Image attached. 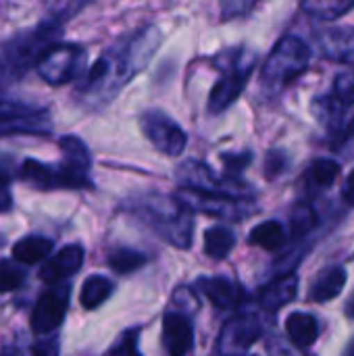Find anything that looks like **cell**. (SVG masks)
<instances>
[{"label": "cell", "mask_w": 354, "mask_h": 356, "mask_svg": "<svg viewBox=\"0 0 354 356\" xmlns=\"http://www.w3.org/2000/svg\"><path fill=\"white\" fill-rule=\"evenodd\" d=\"M161 40V31L148 25L108 46L83 75L79 83L81 100L90 106L111 102L129 83V79L150 63Z\"/></svg>", "instance_id": "6da1fadb"}, {"label": "cell", "mask_w": 354, "mask_h": 356, "mask_svg": "<svg viewBox=\"0 0 354 356\" xmlns=\"http://www.w3.org/2000/svg\"><path fill=\"white\" fill-rule=\"evenodd\" d=\"M131 211L173 246L190 248L194 229L192 211L177 196L146 194L134 200Z\"/></svg>", "instance_id": "7a4b0ae2"}, {"label": "cell", "mask_w": 354, "mask_h": 356, "mask_svg": "<svg viewBox=\"0 0 354 356\" xmlns=\"http://www.w3.org/2000/svg\"><path fill=\"white\" fill-rule=\"evenodd\" d=\"M63 31V23L58 17H50L42 21L38 27L13 38L0 50V73L6 77H21L27 69L35 67L40 56L58 42Z\"/></svg>", "instance_id": "3957f363"}, {"label": "cell", "mask_w": 354, "mask_h": 356, "mask_svg": "<svg viewBox=\"0 0 354 356\" xmlns=\"http://www.w3.org/2000/svg\"><path fill=\"white\" fill-rule=\"evenodd\" d=\"M257 65V52L248 48H234L217 58L219 79L209 94V113L219 115L227 111L244 92L252 69Z\"/></svg>", "instance_id": "277c9868"}, {"label": "cell", "mask_w": 354, "mask_h": 356, "mask_svg": "<svg viewBox=\"0 0 354 356\" xmlns=\"http://www.w3.org/2000/svg\"><path fill=\"white\" fill-rule=\"evenodd\" d=\"M311 46L298 38V35H284L273 50L269 52L263 71H261V83L267 90H282L288 83H292L296 77H300L309 63H311Z\"/></svg>", "instance_id": "5b68a950"}, {"label": "cell", "mask_w": 354, "mask_h": 356, "mask_svg": "<svg viewBox=\"0 0 354 356\" xmlns=\"http://www.w3.org/2000/svg\"><path fill=\"white\" fill-rule=\"evenodd\" d=\"M177 181L182 188H192L200 192H211V194H223V196H234V198H250L252 188L240 179L238 175H217L207 163L190 159L182 163L175 171Z\"/></svg>", "instance_id": "8992f818"}, {"label": "cell", "mask_w": 354, "mask_h": 356, "mask_svg": "<svg viewBox=\"0 0 354 356\" xmlns=\"http://www.w3.org/2000/svg\"><path fill=\"white\" fill-rule=\"evenodd\" d=\"M86 67V50L73 42L52 44L38 60V75L50 86H65L73 81Z\"/></svg>", "instance_id": "52a82bcc"}, {"label": "cell", "mask_w": 354, "mask_h": 356, "mask_svg": "<svg viewBox=\"0 0 354 356\" xmlns=\"http://www.w3.org/2000/svg\"><path fill=\"white\" fill-rule=\"evenodd\" d=\"M21 177L40 190H83L92 188L90 173L77 171L69 163L61 161L58 165H48L35 159H27L21 165Z\"/></svg>", "instance_id": "ba28073f"}, {"label": "cell", "mask_w": 354, "mask_h": 356, "mask_svg": "<svg viewBox=\"0 0 354 356\" xmlns=\"http://www.w3.org/2000/svg\"><path fill=\"white\" fill-rule=\"evenodd\" d=\"M52 119L42 106L0 98V136H50Z\"/></svg>", "instance_id": "9c48e42d"}, {"label": "cell", "mask_w": 354, "mask_h": 356, "mask_svg": "<svg viewBox=\"0 0 354 356\" xmlns=\"http://www.w3.org/2000/svg\"><path fill=\"white\" fill-rule=\"evenodd\" d=\"M177 198L190 211H200L209 217H217L223 221H242L250 213H255V204L250 202V198H234V196L211 194L192 188H182L177 192Z\"/></svg>", "instance_id": "30bf717a"}, {"label": "cell", "mask_w": 354, "mask_h": 356, "mask_svg": "<svg viewBox=\"0 0 354 356\" xmlns=\"http://www.w3.org/2000/svg\"><path fill=\"white\" fill-rule=\"evenodd\" d=\"M140 129L146 140L167 156H179L188 146L186 129L159 108H148L140 115Z\"/></svg>", "instance_id": "8fae6325"}, {"label": "cell", "mask_w": 354, "mask_h": 356, "mask_svg": "<svg viewBox=\"0 0 354 356\" xmlns=\"http://www.w3.org/2000/svg\"><path fill=\"white\" fill-rule=\"evenodd\" d=\"M69 292L71 288L69 286H63V288H50L46 290L35 307H33V313H31V330L33 334H50L54 332L65 315H67V309H69Z\"/></svg>", "instance_id": "7c38bea8"}, {"label": "cell", "mask_w": 354, "mask_h": 356, "mask_svg": "<svg viewBox=\"0 0 354 356\" xmlns=\"http://www.w3.org/2000/svg\"><path fill=\"white\" fill-rule=\"evenodd\" d=\"M317 48L323 58L354 67V27L336 25L319 31Z\"/></svg>", "instance_id": "4fadbf2b"}, {"label": "cell", "mask_w": 354, "mask_h": 356, "mask_svg": "<svg viewBox=\"0 0 354 356\" xmlns=\"http://www.w3.org/2000/svg\"><path fill=\"white\" fill-rule=\"evenodd\" d=\"M261 338V325L255 317H238L230 321L219 338V350L225 356L244 353Z\"/></svg>", "instance_id": "5bb4252c"}, {"label": "cell", "mask_w": 354, "mask_h": 356, "mask_svg": "<svg viewBox=\"0 0 354 356\" xmlns=\"http://www.w3.org/2000/svg\"><path fill=\"white\" fill-rule=\"evenodd\" d=\"M194 332L182 313H167L163 319V346L169 356H186L192 350Z\"/></svg>", "instance_id": "9a60e30c"}, {"label": "cell", "mask_w": 354, "mask_h": 356, "mask_svg": "<svg viewBox=\"0 0 354 356\" xmlns=\"http://www.w3.org/2000/svg\"><path fill=\"white\" fill-rule=\"evenodd\" d=\"M81 265H83V248L79 244H69L61 252H56L54 259L44 263L40 271V280L44 284H58L69 275L77 273Z\"/></svg>", "instance_id": "2e32d148"}, {"label": "cell", "mask_w": 354, "mask_h": 356, "mask_svg": "<svg viewBox=\"0 0 354 356\" xmlns=\"http://www.w3.org/2000/svg\"><path fill=\"white\" fill-rule=\"evenodd\" d=\"M198 288L202 290V294L217 307V309H236L242 300V292L240 288L227 280V277H200L198 280Z\"/></svg>", "instance_id": "e0dca14e"}, {"label": "cell", "mask_w": 354, "mask_h": 356, "mask_svg": "<svg viewBox=\"0 0 354 356\" xmlns=\"http://www.w3.org/2000/svg\"><path fill=\"white\" fill-rule=\"evenodd\" d=\"M298 292V277L296 275H282L263 288L259 302L265 311H280L282 307L290 305Z\"/></svg>", "instance_id": "ac0fdd59"}, {"label": "cell", "mask_w": 354, "mask_h": 356, "mask_svg": "<svg viewBox=\"0 0 354 356\" xmlns=\"http://www.w3.org/2000/svg\"><path fill=\"white\" fill-rule=\"evenodd\" d=\"M346 286V271L342 267H330L317 275L311 286V298L315 302H330L334 300Z\"/></svg>", "instance_id": "d6986e66"}, {"label": "cell", "mask_w": 354, "mask_h": 356, "mask_svg": "<svg viewBox=\"0 0 354 356\" xmlns=\"http://www.w3.org/2000/svg\"><path fill=\"white\" fill-rule=\"evenodd\" d=\"M344 108H346V104L340 102L334 94H330V96H317L313 100V115L317 117V121L325 129H330L334 134H340V129H342Z\"/></svg>", "instance_id": "ffe728a7"}, {"label": "cell", "mask_w": 354, "mask_h": 356, "mask_svg": "<svg viewBox=\"0 0 354 356\" xmlns=\"http://www.w3.org/2000/svg\"><path fill=\"white\" fill-rule=\"evenodd\" d=\"M286 332L298 348H309L319 336V325H317V319L313 315L292 313L286 319Z\"/></svg>", "instance_id": "44dd1931"}, {"label": "cell", "mask_w": 354, "mask_h": 356, "mask_svg": "<svg viewBox=\"0 0 354 356\" xmlns=\"http://www.w3.org/2000/svg\"><path fill=\"white\" fill-rule=\"evenodd\" d=\"M52 250V240L44 236H27L13 246V259L23 265H35L44 261Z\"/></svg>", "instance_id": "7402d4cb"}, {"label": "cell", "mask_w": 354, "mask_h": 356, "mask_svg": "<svg viewBox=\"0 0 354 356\" xmlns=\"http://www.w3.org/2000/svg\"><path fill=\"white\" fill-rule=\"evenodd\" d=\"M234 246H236V236L230 227L215 225L204 232V252L211 259H217V261L227 259L232 254Z\"/></svg>", "instance_id": "603a6c76"}, {"label": "cell", "mask_w": 354, "mask_h": 356, "mask_svg": "<svg viewBox=\"0 0 354 356\" xmlns=\"http://www.w3.org/2000/svg\"><path fill=\"white\" fill-rule=\"evenodd\" d=\"M248 240L259 248L277 250L286 244V229L280 221H263L250 232Z\"/></svg>", "instance_id": "cb8c5ba5"}, {"label": "cell", "mask_w": 354, "mask_h": 356, "mask_svg": "<svg viewBox=\"0 0 354 356\" xmlns=\"http://www.w3.org/2000/svg\"><path fill=\"white\" fill-rule=\"evenodd\" d=\"M58 146L63 150V161L65 163H69L71 167H75V169H79L83 173H90V165H92L90 150L77 136H63L58 140Z\"/></svg>", "instance_id": "d4e9b609"}, {"label": "cell", "mask_w": 354, "mask_h": 356, "mask_svg": "<svg viewBox=\"0 0 354 356\" xmlns=\"http://www.w3.org/2000/svg\"><path fill=\"white\" fill-rule=\"evenodd\" d=\"M111 292H113L111 280H106L102 275H92L81 286V296H79L81 307L88 309V311H92V309L100 307L111 296Z\"/></svg>", "instance_id": "484cf974"}, {"label": "cell", "mask_w": 354, "mask_h": 356, "mask_svg": "<svg viewBox=\"0 0 354 356\" xmlns=\"http://www.w3.org/2000/svg\"><path fill=\"white\" fill-rule=\"evenodd\" d=\"M353 8L354 0H303V10L323 21L338 19Z\"/></svg>", "instance_id": "4316f807"}, {"label": "cell", "mask_w": 354, "mask_h": 356, "mask_svg": "<svg viewBox=\"0 0 354 356\" xmlns=\"http://www.w3.org/2000/svg\"><path fill=\"white\" fill-rule=\"evenodd\" d=\"M340 175V163L334 159H317L309 167V181L315 188H330Z\"/></svg>", "instance_id": "83f0119b"}, {"label": "cell", "mask_w": 354, "mask_h": 356, "mask_svg": "<svg viewBox=\"0 0 354 356\" xmlns=\"http://www.w3.org/2000/svg\"><path fill=\"white\" fill-rule=\"evenodd\" d=\"M317 225H319V215L307 202L298 204L290 215V232L294 238H303V236L311 234Z\"/></svg>", "instance_id": "f1b7e54d"}, {"label": "cell", "mask_w": 354, "mask_h": 356, "mask_svg": "<svg viewBox=\"0 0 354 356\" xmlns=\"http://www.w3.org/2000/svg\"><path fill=\"white\" fill-rule=\"evenodd\" d=\"M146 261L148 259L142 252L131 250V248H117L108 254V265L117 273H131L140 269L142 265H146Z\"/></svg>", "instance_id": "f546056e"}, {"label": "cell", "mask_w": 354, "mask_h": 356, "mask_svg": "<svg viewBox=\"0 0 354 356\" xmlns=\"http://www.w3.org/2000/svg\"><path fill=\"white\" fill-rule=\"evenodd\" d=\"M259 4H261V0H219V13H221L223 21L240 19V17L255 13V8Z\"/></svg>", "instance_id": "4dcf8cb0"}, {"label": "cell", "mask_w": 354, "mask_h": 356, "mask_svg": "<svg viewBox=\"0 0 354 356\" xmlns=\"http://www.w3.org/2000/svg\"><path fill=\"white\" fill-rule=\"evenodd\" d=\"M23 280H25V275H23V271L15 263L0 261V294L17 290L23 284Z\"/></svg>", "instance_id": "1f68e13d"}, {"label": "cell", "mask_w": 354, "mask_h": 356, "mask_svg": "<svg viewBox=\"0 0 354 356\" xmlns=\"http://www.w3.org/2000/svg\"><path fill=\"white\" fill-rule=\"evenodd\" d=\"M340 102L346 106L354 104V71H344L338 73L334 79V92H332Z\"/></svg>", "instance_id": "d6a6232c"}, {"label": "cell", "mask_w": 354, "mask_h": 356, "mask_svg": "<svg viewBox=\"0 0 354 356\" xmlns=\"http://www.w3.org/2000/svg\"><path fill=\"white\" fill-rule=\"evenodd\" d=\"M223 165H225V173L230 175H240L252 161V152L242 150V152H225L221 156Z\"/></svg>", "instance_id": "836d02e7"}, {"label": "cell", "mask_w": 354, "mask_h": 356, "mask_svg": "<svg viewBox=\"0 0 354 356\" xmlns=\"http://www.w3.org/2000/svg\"><path fill=\"white\" fill-rule=\"evenodd\" d=\"M138 334H140L138 330L125 332L111 348V356H142L138 353Z\"/></svg>", "instance_id": "e575fe53"}, {"label": "cell", "mask_w": 354, "mask_h": 356, "mask_svg": "<svg viewBox=\"0 0 354 356\" xmlns=\"http://www.w3.org/2000/svg\"><path fill=\"white\" fill-rule=\"evenodd\" d=\"M286 169H288V156L282 150H271L267 154V161H265V175L271 177V179H275Z\"/></svg>", "instance_id": "d590c367"}, {"label": "cell", "mask_w": 354, "mask_h": 356, "mask_svg": "<svg viewBox=\"0 0 354 356\" xmlns=\"http://www.w3.org/2000/svg\"><path fill=\"white\" fill-rule=\"evenodd\" d=\"M8 181H10V175L0 165V213H6L13 207V194L8 190Z\"/></svg>", "instance_id": "8d00e7d4"}, {"label": "cell", "mask_w": 354, "mask_h": 356, "mask_svg": "<svg viewBox=\"0 0 354 356\" xmlns=\"http://www.w3.org/2000/svg\"><path fill=\"white\" fill-rule=\"evenodd\" d=\"M342 196H344V200H346L348 204H353L354 207V171L348 175V179H346V184H344V188H342Z\"/></svg>", "instance_id": "74e56055"}, {"label": "cell", "mask_w": 354, "mask_h": 356, "mask_svg": "<svg viewBox=\"0 0 354 356\" xmlns=\"http://www.w3.org/2000/svg\"><path fill=\"white\" fill-rule=\"evenodd\" d=\"M33 355L35 356H56V344L54 342H44L40 346L33 348Z\"/></svg>", "instance_id": "f35d334b"}, {"label": "cell", "mask_w": 354, "mask_h": 356, "mask_svg": "<svg viewBox=\"0 0 354 356\" xmlns=\"http://www.w3.org/2000/svg\"><path fill=\"white\" fill-rule=\"evenodd\" d=\"M346 313H348V317L354 319V296L351 298V302H348V309H346Z\"/></svg>", "instance_id": "ab89813d"}, {"label": "cell", "mask_w": 354, "mask_h": 356, "mask_svg": "<svg viewBox=\"0 0 354 356\" xmlns=\"http://www.w3.org/2000/svg\"><path fill=\"white\" fill-rule=\"evenodd\" d=\"M344 356H354V342H351V346L346 348V355Z\"/></svg>", "instance_id": "60d3db41"}]
</instances>
